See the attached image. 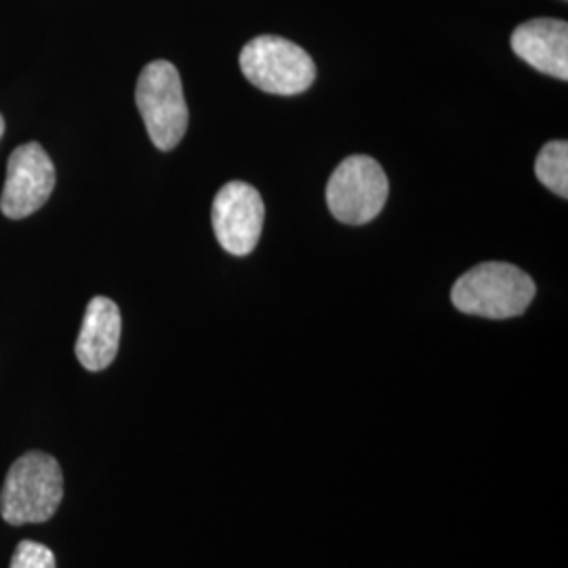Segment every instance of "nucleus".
<instances>
[{"mask_svg": "<svg viewBox=\"0 0 568 568\" xmlns=\"http://www.w3.org/2000/svg\"><path fill=\"white\" fill-rule=\"evenodd\" d=\"M387 194L386 171L371 156L345 159L326 185V203L331 213L347 225L373 222L386 206Z\"/></svg>", "mask_w": 568, "mask_h": 568, "instance_id": "nucleus-5", "label": "nucleus"}, {"mask_svg": "<svg viewBox=\"0 0 568 568\" xmlns=\"http://www.w3.org/2000/svg\"><path fill=\"white\" fill-rule=\"evenodd\" d=\"M511 49L535 70L568 81V26L562 20L520 23L511 34Z\"/></svg>", "mask_w": 568, "mask_h": 568, "instance_id": "nucleus-8", "label": "nucleus"}, {"mask_svg": "<svg viewBox=\"0 0 568 568\" xmlns=\"http://www.w3.org/2000/svg\"><path fill=\"white\" fill-rule=\"evenodd\" d=\"M537 286L518 265L487 262L476 265L453 284V305L469 314L493 321L516 318L527 312Z\"/></svg>", "mask_w": 568, "mask_h": 568, "instance_id": "nucleus-1", "label": "nucleus"}, {"mask_svg": "<svg viewBox=\"0 0 568 568\" xmlns=\"http://www.w3.org/2000/svg\"><path fill=\"white\" fill-rule=\"evenodd\" d=\"M248 82L274 95H300L316 81V65L304 49L281 37H257L241 51Z\"/></svg>", "mask_w": 568, "mask_h": 568, "instance_id": "nucleus-4", "label": "nucleus"}, {"mask_svg": "<svg viewBox=\"0 0 568 568\" xmlns=\"http://www.w3.org/2000/svg\"><path fill=\"white\" fill-rule=\"evenodd\" d=\"M537 180L544 183L554 194L568 196V143L549 142L541 148L535 161Z\"/></svg>", "mask_w": 568, "mask_h": 568, "instance_id": "nucleus-10", "label": "nucleus"}, {"mask_svg": "<svg viewBox=\"0 0 568 568\" xmlns=\"http://www.w3.org/2000/svg\"><path fill=\"white\" fill-rule=\"evenodd\" d=\"M135 102L152 143L163 152L178 148L187 131V103L178 68L164 60L148 63L138 81Z\"/></svg>", "mask_w": 568, "mask_h": 568, "instance_id": "nucleus-3", "label": "nucleus"}, {"mask_svg": "<svg viewBox=\"0 0 568 568\" xmlns=\"http://www.w3.org/2000/svg\"><path fill=\"white\" fill-rule=\"evenodd\" d=\"M2 133H4V119H2V114H0V140H2Z\"/></svg>", "mask_w": 568, "mask_h": 568, "instance_id": "nucleus-12", "label": "nucleus"}, {"mask_svg": "<svg viewBox=\"0 0 568 568\" xmlns=\"http://www.w3.org/2000/svg\"><path fill=\"white\" fill-rule=\"evenodd\" d=\"M55 187V166L41 143H23L7 163V182L0 196V211L9 220H23L49 201Z\"/></svg>", "mask_w": 568, "mask_h": 568, "instance_id": "nucleus-6", "label": "nucleus"}, {"mask_svg": "<svg viewBox=\"0 0 568 568\" xmlns=\"http://www.w3.org/2000/svg\"><path fill=\"white\" fill-rule=\"evenodd\" d=\"M122 318L119 305L108 297H93L77 339V358L87 371H103L114 363L121 344Z\"/></svg>", "mask_w": 568, "mask_h": 568, "instance_id": "nucleus-9", "label": "nucleus"}, {"mask_svg": "<svg viewBox=\"0 0 568 568\" xmlns=\"http://www.w3.org/2000/svg\"><path fill=\"white\" fill-rule=\"evenodd\" d=\"M264 201L260 192L244 182L225 183L213 201V230L230 255H248L262 236Z\"/></svg>", "mask_w": 568, "mask_h": 568, "instance_id": "nucleus-7", "label": "nucleus"}, {"mask_svg": "<svg viewBox=\"0 0 568 568\" xmlns=\"http://www.w3.org/2000/svg\"><path fill=\"white\" fill-rule=\"evenodd\" d=\"M63 499V474L55 457L30 450L9 467L0 490V514L13 525L47 523Z\"/></svg>", "mask_w": 568, "mask_h": 568, "instance_id": "nucleus-2", "label": "nucleus"}, {"mask_svg": "<svg viewBox=\"0 0 568 568\" xmlns=\"http://www.w3.org/2000/svg\"><path fill=\"white\" fill-rule=\"evenodd\" d=\"M11 568H55V554L39 541L23 539L11 558Z\"/></svg>", "mask_w": 568, "mask_h": 568, "instance_id": "nucleus-11", "label": "nucleus"}]
</instances>
